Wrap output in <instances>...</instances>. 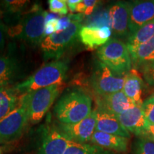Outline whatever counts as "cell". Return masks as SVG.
<instances>
[{
  "label": "cell",
  "instance_id": "cell-1",
  "mask_svg": "<svg viewBox=\"0 0 154 154\" xmlns=\"http://www.w3.org/2000/svg\"><path fill=\"white\" fill-rule=\"evenodd\" d=\"M54 112L59 123L76 124L91 114L92 99L82 90H72L61 96L56 103Z\"/></svg>",
  "mask_w": 154,
  "mask_h": 154
},
{
  "label": "cell",
  "instance_id": "cell-2",
  "mask_svg": "<svg viewBox=\"0 0 154 154\" xmlns=\"http://www.w3.org/2000/svg\"><path fill=\"white\" fill-rule=\"evenodd\" d=\"M68 68V63L66 61H52L42 66L26 80L12 87L17 94L21 96L40 88L62 84Z\"/></svg>",
  "mask_w": 154,
  "mask_h": 154
},
{
  "label": "cell",
  "instance_id": "cell-3",
  "mask_svg": "<svg viewBox=\"0 0 154 154\" xmlns=\"http://www.w3.org/2000/svg\"><path fill=\"white\" fill-rule=\"evenodd\" d=\"M48 13L38 5L29 11L18 24L8 29V35L32 47L41 45L44 38V26Z\"/></svg>",
  "mask_w": 154,
  "mask_h": 154
},
{
  "label": "cell",
  "instance_id": "cell-4",
  "mask_svg": "<svg viewBox=\"0 0 154 154\" xmlns=\"http://www.w3.org/2000/svg\"><path fill=\"white\" fill-rule=\"evenodd\" d=\"M82 14H74V20L68 27L44 38L40 46L46 60H58L66 49L75 43L79 37L80 29L82 28Z\"/></svg>",
  "mask_w": 154,
  "mask_h": 154
},
{
  "label": "cell",
  "instance_id": "cell-5",
  "mask_svg": "<svg viewBox=\"0 0 154 154\" xmlns=\"http://www.w3.org/2000/svg\"><path fill=\"white\" fill-rule=\"evenodd\" d=\"M63 88L62 83L21 95L27 108L30 124L34 125L42 121Z\"/></svg>",
  "mask_w": 154,
  "mask_h": 154
},
{
  "label": "cell",
  "instance_id": "cell-6",
  "mask_svg": "<svg viewBox=\"0 0 154 154\" xmlns=\"http://www.w3.org/2000/svg\"><path fill=\"white\" fill-rule=\"evenodd\" d=\"M99 60L115 74L125 76L133 69L126 44L116 38H111L97 51Z\"/></svg>",
  "mask_w": 154,
  "mask_h": 154
},
{
  "label": "cell",
  "instance_id": "cell-7",
  "mask_svg": "<svg viewBox=\"0 0 154 154\" xmlns=\"http://www.w3.org/2000/svg\"><path fill=\"white\" fill-rule=\"evenodd\" d=\"M29 121L27 108L19 96L17 108L0 120V145L15 141L22 136Z\"/></svg>",
  "mask_w": 154,
  "mask_h": 154
},
{
  "label": "cell",
  "instance_id": "cell-8",
  "mask_svg": "<svg viewBox=\"0 0 154 154\" xmlns=\"http://www.w3.org/2000/svg\"><path fill=\"white\" fill-rule=\"evenodd\" d=\"M124 78L125 76L115 74L99 60L94 66L90 84L96 96H106L122 91Z\"/></svg>",
  "mask_w": 154,
  "mask_h": 154
},
{
  "label": "cell",
  "instance_id": "cell-9",
  "mask_svg": "<svg viewBox=\"0 0 154 154\" xmlns=\"http://www.w3.org/2000/svg\"><path fill=\"white\" fill-rule=\"evenodd\" d=\"M59 129L69 139L77 143H88L96 131V113L93 110L91 114L79 122L72 124L58 123Z\"/></svg>",
  "mask_w": 154,
  "mask_h": 154
},
{
  "label": "cell",
  "instance_id": "cell-10",
  "mask_svg": "<svg viewBox=\"0 0 154 154\" xmlns=\"http://www.w3.org/2000/svg\"><path fill=\"white\" fill-rule=\"evenodd\" d=\"M110 27L115 37L127 41L131 35L128 2H116L109 7Z\"/></svg>",
  "mask_w": 154,
  "mask_h": 154
},
{
  "label": "cell",
  "instance_id": "cell-11",
  "mask_svg": "<svg viewBox=\"0 0 154 154\" xmlns=\"http://www.w3.org/2000/svg\"><path fill=\"white\" fill-rule=\"evenodd\" d=\"M73 142L59 129L57 125L47 126L42 134L37 154H63Z\"/></svg>",
  "mask_w": 154,
  "mask_h": 154
},
{
  "label": "cell",
  "instance_id": "cell-12",
  "mask_svg": "<svg viewBox=\"0 0 154 154\" xmlns=\"http://www.w3.org/2000/svg\"><path fill=\"white\" fill-rule=\"evenodd\" d=\"M131 35L154 19V0L128 2ZM130 35V36H131Z\"/></svg>",
  "mask_w": 154,
  "mask_h": 154
},
{
  "label": "cell",
  "instance_id": "cell-13",
  "mask_svg": "<svg viewBox=\"0 0 154 154\" xmlns=\"http://www.w3.org/2000/svg\"><path fill=\"white\" fill-rule=\"evenodd\" d=\"M94 110L96 113V131L127 138H131L130 133L121 124L116 116L99 106H96Z\"/></svg>",
  "mask_w": 154,
  "mask_h": 154
},
{
  "label": "cell",
  "instance_id": "cell-14",
  "mask_svg": "<svg viewBox=\"0 0 154 154\" xmlns=\"http://www.w3.org/2000/svg\"><path fill=\"white\" fill-rule=\"evenodd\" d=\"M116 116L121 124L129 133L136 136L146 135L149 124L146 120L141 106L136 105Z\"/></svg>",
  "mask_w": 154,
  "mask_h": 154
},
{
  "label": "cell",
  "instance_id": "cell-15",
  "mask_svg": "<svg viewBox=\"0 0 154 154\" xmlns=\"http://www.w3.org/2000/svg\"><path fill=\"white\" fill-rule=\"evenodd\" d=\"M96 106L116 116L120 115L136 106L134 101L125 95L123 91L106 96H96Z\"/></svg>",
  "mask_w": 154,
  "mask_h": 154
},
{
  "label": "cell",
  "instance_id": "cell-16",
  "mask_svg": "<svg viewBox=\"0 0 154 154\" xmlns=\"http://www.w3.org/2000/svg\"><path fill=\"white\" fill-rule=\"evenodd\" d=\"M112 34L109 26H84L80 29L79 37L82 43L90 49L101 47L110 40Z\"/></svg>",
  "mask_w": 154,
  "mask_h": 154
},
{
  "label": "cell",
  "instance_id": "cell-17",
  "mask_svg": "<svg viewBox=\"0 0 154 154\" xmlns=\"http://www.w3.org/2000/svg\"><path fill=\"white\" fill-rule=\"evenodd\" d=\"M127 47L131 56L133 69L140 72L154 61V37L143 44L127 45Z\"/></svg>",
  "mask_w": 154,
  "mask_h": 154
},
{
  "label": "cell",
  "instance_id": "cell-18",
  "mask_svg": "<svg viewBox=\"0 0 154 154\" xmlns=\"http://www.w3.org/2000/svg\"><path fill=\"white\" fill-rule=\"evenodd\" d=\"M21 66L16 58L0 55V88L7 87L21 76Z\"/></svg>",
  "mask_w": 154,
  "mask_h": 154
},
{
  "label": "cell",
  "instance_id": "cell-19",
  "mask_svg": "<svg viewBox=\"0 0 154 154\" xmlns=\"http://www.w3.org/2000/svg\"><path fill=\"white\" fill-rule=\"evenodd\" d=\"M128 142L129 138L98 131H94L91 140V143L94 145L116 152H126L128 150Z\"/></svg>",
  "mask_w": 154,
  "mask_h": 154
},
{
  "label": "cell",
  "instance_id": "cell-20",
  "mask_svg": "<svg viewBox=\"0 0 154 154\" xmlns=\"http://www.w3.org/2000/svg\"><path fill=\"white\" fill-rule=\"evenodd\" d=\"M143 80L138 74L137 71L131 69L125 75L124 84L122 91L128 99L133 101L137 106H141V97L143 89Z\"/></svg>",
  "mask_w": 154,
  "mask_h": 154
},
{
  "label": "cell",
  "instance_id": "cell-21",
  "mask_svg": "<svg viewBox=\"0 0 154 154\" xmlns=\"http://www.w3.org/2000/svg\"><path fill=\"white\" fill-rule=\"evenodd\" d=\"M19 99V96L13 87L0 88V120L16 109Z\"/></svg>",
  "mask_w": 154,
  "mask_h": 154
},
{
  "label": "cell",
  "instance_id": "cell-22",
  "mask_svg": "<svg viewBox=\"0 0 154 154\" xmlns=\"http://www.w3.org/2000/svg\"><path fill=\"white\" fill-rule=\"evenodd\" d=\"M63 154H115L93 143H77L75 142L67 148Z\"/></svg>",
  "mask_w": 154,
  "mask_h": 154
},
{
  "label": "cell",
  "instance_id": "cell-23",
  "mask_svg": "<svg viewBox=\"0 0 154 154\" xmlns=\"http://www.w3.org/2000/svg\"><path fill=\"white\" fill-rule=\"evenodd\" d=\"M154 37V19L140 28L131 35L126 41L127 45H138L143 44Z\"/></svg>",
  "mask_w": 154,
  "mask_h": 154
},
{
  "label": "cell",
  "instance_id": "cell-24",
  "mask_svg": "<svg viewBox=\"0 0 154 154\" xmlns=\"http://www.w3.org/2000/svg\"><path fill=\"white\" fill-rule=\"evenodd\" d=\"M132 151L133 154H154V140L146 135L137 136Z\"/></svg>",
  "mask_w": 154,
  "mask_h": 154
},
{
  "label": "cell",
  "instance_id": "cell-25",
  "mask_svg": "<svg viewBox=\"0 0 154 154\" xmlns=\"http://www.w3.org/2000/svg\"><path fill=\"white\" fill-rule=\"evenodd\" d=\"M141 108L148 124L154 125V95L143 101Z\"/></svg>",
  "mask_w": 154,
  "mask_h": 154
},
{
  "label": "cell",
  "instance_id": "cell-26",
  "mask_svg": "<svg viewBox=\"0 0 154 154\" xmlns=\"http://www.w3.org/2000/svg\"><path fill=\"white\" fill-rule=\"evenodd\" d=\"M100 3L96 0H80L75 8V11L84 15H91Z\"/></svg>",
  "mask_w": 154,
  "mask_h": 154
},
{
  "label": "cell",
  "instance_id": "cell-27",
  "mask_svg": "<svg viewBox=\"0 0 154 154\" xmlns=\"http://www.w3.org/2000/svg\"><path fill=\"white\" fill-rule=\"evenodd\" d=\"M49 10L54 14L59 15H66L69 8L66 0H49L48 1Z\"/></svg>",
  "mask_w": 154,
  "mask_h": 154
},
{
  "label": "cell",
  "instance_id": "cell-28",
  "mask_svg": "<svg viewBox=\"0 0 154 154\" xmlns=\"http://www.w3.org/2000/svg\"><path fill=\"white\" fill-rule=\"evenodd\" d=\"M29 2V1H4L2 2L3 7L9 13L16 14L22 11L24 6L26 5Z\"/></svg>",
  "mask_w": 154,
  "mask_h": 154
},
{
  "label": "cell",
  "instance_id": "cell-29",
  "mask_svg": "<svg viewBox=\"0 0 154 154\" xmlns=\"http://www.w3.org/2000/svg\"><path fill=\"white\" fill-rule=\"evenodd\" d=\"M148 85L154 86V61L140 71Z\"/></svg>",
  "mask_w": 154,
  "mask_h": 154
},
{
  "label": "cell",
  "instance_id": "cell-30",
  "mask_svg": "<svg viewBox=\"0 0 154 154\" xmlns=\"http://www.w3.org/2000/svg\"><path fill=\"white\" fill-rule=\"evenodd\" d=\"M59 19L52 18L46 20L44 26V34L45 36H49L59 31Z\"/></svg>",
  "mask_w": 154,
  "mask_h": 154
},
{
  "label": "cell",
  "instance_id": "cell-31",
  "mask_svg": "<svg viewBox=\"0 0 154 154\" xmlns=\"http://www.w3.org/2000/svg\"><path fill=\"white\" fill-rule=\"evenodd\" d=\"M7 35H8V28L0 20V53L5 49Z\"/></svg>",
  "mask_w": 154,
  "mask_h": 154
},
{
  "label": "cell",
  "instance_id": "cell-32",
  "mask_svg": "<svg viewBox=\"0 0 154 154\" xmlns=\"http://www.w3.org/2000/svg\"><path fill=\"white\" fill-rule=\"evenodd\" d=\"M68 8L72 12H75V8L77 4L80 2V0H66Z\"/></svg>",
  "mask_w": 154,
  "mask_h": 154
},
{
  "label": "cell",
  "instance_id": "cell-33",
  "mask_svg": "<svg viewBox=\"0 0 154 154\" xmlns=\"http://www.w3.org/2000/svg\"><path fill=\"white\" fill-rule=\"evenodd\" d=\"M146 136L154 140V125H149L146 129Z\"/></svg>",
  "mask_w": 154,
  "mask_h": 154
},
{
  "label": "cell",
  "instance_id": "cell-34",
  "mask_svg": "<svg viewBox=\"0 0 154 154\" xmlns=\"http://www.w3.org/2000/svg\"><path fill=\"white\" fill-rule=\"evenodd\" d=\"M2 153H3V149H2V148L0 147V154H2Z\"/></svg>",
  "mask_w": 154,
  "mask_h": 154
}]
</instances>
